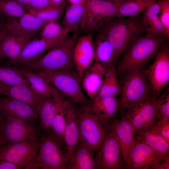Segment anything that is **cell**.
Listing matches in <instances>:
<instances>
[{"mask_svg":"<svg viewBox=\"0 0 169 169\" xmlns=\"http://www.w3.org/2000/svg\"><path fill=\"white\" fill-rule=\"evenodd\" d=\"M166 38L146 33L136 38L126 48L118 60L115 66L117 74H125L131 70L143 68L155 57Z\"/></svg>","mask_w":169,"mask_h":169,"instance_id":"cell-1","label":"cell"},{"mask_svg":"<svg viewBox=\"0 0 169 169\" xmlns=\"http://www.w3.org/2000/svg\"><path fill=\"white\" fill-rule=\"evenodd\" d=\"M77 115L79 141L95 154L101 148L110 128V121H106L96 114L90 107L79 105Z\"/></svg>","mask_w":169,"mask_h":169,"instance_id":"cell-2","label":"cell"},{"mask_svg":"<svg viewBox=\"0 0 169 169\" xmlns=\"http://www.w3.org/2000/svg\"><path fill=\"white\" fill-rule=\"evenodd\" d=\"M99 30L113 46L118 60L128 46L145 32L141 18L137 15L124 19L114 18Z\"/></svg>","mask_w":169,"mask_h":169,"instance_id":"cell-3","label":"cell"},{"mask_svg":"<svg viewBox=\"0 0 169 169\" xmlns=\"http://www.w3.org/2000/svg\"><path fill=\"white\" fill-rule=\"evenodd\" d=\"M119 98L120 116L152 98L148 81L143 68L125 74Z\"/></svg>","mask_w":169,"mask_h":169,"instance_id":"cell-4","label":"cell"},{"mask_svg":"<svg viewBox=\"0 0 169 169\" xmlns=\"http://www.w3.org/2000/svg\"><path fill=\"white\" fill-rule=\"evenodd\" d=\"M69 159L64 141L52 132L41 133L32 169H67Z\"/></svg>","mask_w":169,"mask_h":169,"instance_id":"cell-5","label":"cell"},{"mask_svg":"<svg viewBox=\"0 0 169 169\" xmlns=\"http://www.w3.org/2000/svg\"><path fill=\"white\" fill-rule=\"evenodd\" d=\"M32 70L45 79L64 97L77 105L90 107V101L84 95L81 78L76 71Z\"/></svg>","mask_w":169,"mask_h":169,"instance_id":"cell-6","label":"cell"},{"mask_svg":"<svg viewBox=\"0 0 169 169\" xmlns=\"http://www.w3.org/2000/svg\"><path fill=\"white\" fill-rule=\"evenodd\" d=\"M80 34V31L78 29L69 38L49 50L46 54L34 62L23 68L32 70L76 71L73 62V52L75 42Z\"/></svg>","mask_w":169,"mask_h":169,"instance_id":"cell-7","label":"cell"},{"mask_svg":"<svg viewBox=\"0 0 169 169\" xmlns=\"http://www.w3.org/2000/svg\"><path fill=\"white\" fill-rule=\"evenodd\" d=\"M0 137L3 147L39 138L37 130L32 123L20 118L4 116L0 119Z\"/></svg>","mask_w":169,"mask_h":169,"instance_id":"cell-8","label":"cell"},{"mask_svg":"<svg viewBox=\"0 0 169 169\" xmlns=\"http://www.w3.org/2000/svg\"><path fill=\"white\" fill-rule=\"evenodd\" d=\"M152 64L145 71L152 98H157L169 82V49L165 43L155 57Z\"/></svg>","mask_w":169,"mask_h":169,"instance_id":"cell-9","label":"cell"},{"mask_svg":"<svg viewBox=\"0 0 169 169\" xmlns=\"http://www.w3.org/2000/svg\"><path fill=\"white\" fill-rule=\"evenodd\" d=\"M119 5L104 0H90L80 28L86 32L99 30L116 17Z\"/></svg>","mask_w":169,"mask_h":169,"instance_id":"cell-10","label":"cell"},{"mask_svg":"<svg viewBox=\"0 0 169 169\" xmlns=\"http://www.w3.org/2000/svg\"><path fill=\"white\" fill-rule=\"evenodd\" d=\"M128 168L169 169V156L160 155L146 144L136 139L131 154Z\"/></svg>","mask_w":169,"mask_h":169,"instance_id":"cell-11","label":"cell"},{"mask_svg":"<svg viewBox=\"0 0 169 169\" xmlns=\"http://www.w3.org/2000/svg\"><path fill=\"white\" fill-rule=\"evenodd\" d=\"M38 141H25L3 147L0 150V160L11 162L22 168L32 169L38 152Z\"/></svg>","mask_w":169,"mask_h":169,"instance_id":"cell-12","label":"cell"},{"mask_svg":"<svg viewBox=\"0 0 169 169\" xmlns=\"http://www.w3.org/2000/svg\"><path fill=\"white\" fill-rule=\"evenodd\" d=\"M94 157L97 169H121L126 167L119 142L111 126L101 148Z\"/></svg>","mask_w":169,"mask_h":169,"instance_id":"cell-13","label":"cell"},{"mask_svg":"<svg viewBox=\"0 0 169 169\" xmlns=\"http://www.w3.org/2000/svg\"><path fill=\"white\" fill-rule=\"evenodd\" d=\"M123 116L129 118L135 133L150 129L157 120L156 99L151 98Z\"/></svg>","mask_w":169,"mask_h":169,"instance_id":"cell-14","label":"cell"},{"mask_svg":"<svg viewBox=\"0 0 169 169\" xmlns=\"http://www.w3.org/2000/svg\"><path fill=\"white\" fill-rule=\"evenodd\" d=\"M120 117V120L114 119L110 124L119 142L123 160L126 167L128 168L136 138L134 129L129 118L124 116Z\"/></svg>","mask_w":169,"mask_h":169,"instance_id":"cell-15","label":"cell"},{"mask_svg":"<svg viewBox=\"0 0 169 169\" xmlns=\"http://www.w3.org/2000/svg\"><path fill=\"white\" fill-rule=\"evenodd\" d=\"M94 37L91 33L77 38L74 46L73 60L75 68L81 78L84 71L95 60Z\"/></svg>","mask_w":169,"mask_h":169,"instance_id":"cell-16","label":"cell"},{"mask_svg":"<svg viewBox=\"0 0 169 169\" xmlns=\"http://www.w3.org/2000/svg\"><path fill=\"white\" fill-rule=\"evenodd\" d=\"M54 47L51 44L42 39H31L25 46L17 58L11 61H8L3 65L23 67L34 62L41 57L45 52Z\"/></svg>","mask_w":169,"mask_h":169,"instance_id":"cell-17","label":"cell"},{"mask_svg":"<svg viewBox=\"0 0 169 169\" xmlns=\"http://www.w3.org/2000/svg\"><path fill=\"white\" fill-rule=\"evenodd\" d=\"M77 105L76 104L65 97L64 109L66 124L64 139L69 156V161L79 140Z\"/></svg>","mask_w":169,"mask_h":169,"instance_id":"cell-18","label":"cell"},{"mask_svg":"<svg viewBox=\"0 0 169 169\" xmlns=\"http://www.w3.org/2000/svg\"><path fill=\"white\" fill-rule=\"evenodd\" d=\"M0 109L3 116L20 118L32 123L38 118L36 109L23 102L0 95Z\"/></svg>","mask_w":169,"mask_h":169,"instance_id":"cell-19","label":"cell"},{"mask_svg":"<svg viewBox=\"0 0 169 169\" xmlns=\"http://www.w3.org/2000/svg\"><path fill=\"white\" fill-rule=\"evenodd\" d=\"M30 40L13 28H4L1 33L0 42L5 58L8 61L17 58Z\"/></svg>","mask_w":169,"mask_h":169,"instance_id":"cell-20","label":"cell"},{"mask_svg":"<svg viewBox=\"0 0 169 169\" xmlns=\"http://www.w3.org/2000/svg\"><path fill=\"white\" fill-rule=\"evenodd\" d=\"M54 97L43 100L37 108L41 133L52 132L53 121L60 105L62 94L53 86Z\"/></svg>","mask_w":169,"mask_h":169,"instance_id":"cell-21","label":"cell"},{"mask_svg":"<svg viewBox=\"0 0 169 169\" xmlns=\"http://www.w3.org/2000/svg\"><path fill=\"white\" fill-rule=\"evenodd\" d=\"M107 68L94 61L84 71L81 77L82 86L90 100L97 96Z\"/></svg>","mask_w":169,"mask_h":169,"instance_id":"cell-22","label":"cell"},{"mask_svg":"<svg viewBox=\"0 0 169 169\" xmlns=\"http://www.w3.org/2000/svg\"><path fill=\"white\" fill-rule=\"evenodd\" d=\"M0 95L23 102L37 109L44 99L37 95L28 84L8 85L0 83Z\"/></svg>","mask_w":169,"mask_h":169,"instance_id":"cell-23","label":"cell"},{"mask_svg":"<svg viewBox=\"0 0 169 169\" xmlns=\"http://www.w3.org/2000/svg\"><path fill=\"white\" fill-rule=\"evenodd\" d=\"M8 19L6 25L17 30L30 40L38 34L46 24L28 12L18 18Z\"/></svg>","mask_w":169,"mask_h":169,"instance_id":"cell-24","label":"cell"},{"mask_svg":"<svg viewBox=\"0 0 169 169\" xmlns=\"http://www.w3.org/2000/svg\"><path fill=\"white\" fill-rule=\"evenodd\" d=\"M94 38L95 58L94 61L106 68L116 65L118 61L115 51L111 43L100 30Z\"/></svg>","mask_w":169,"mask_h":169,"instance_id":"cell-25","label":"cell"},{"mask_svg":"<svg viewBox=\"0 0 169 169\" xmlns=\"http://www.w3.org/2000/svg\"><path fill=\"white\" fill-rule=\"evenodd\" d=\"M160 10V6L157 1L152 4L144 11L141 19L146 33L153 36L167 37L165 30L159 19Z\"/></svg>","mask_w":169,"mask_h":169,"instance_id":"cell-26","label":"cell"},{"mask_svg":"<svg viewBox=\"0 0 169 169\" xmlns=\"http://www.w3.org/2000/svg\"><path fill=\"white\" fill-rule=\"evenodd\" d=\"M95 154L79 141L69 161L67 169H97Z\"/></svg>","mask_w":169,"mask_h":169,"instance_id":"cell-27","label":"cell"},{"mask_svg":"<svg viewBox=\"0 0 169 169\" xmlns=\"http://www.w3.org/2000/svg\"><path fill=\"white\" fill-rule=\"evenodd\" d=\"M16 67L37 95L43 99L54 97L53 86L44 78L32 70Z\"/></svg>","mask_w":169,"mask_h":169,"instance_id":"cell-28","label":"cell"},{"mask_svg":"<svg viewBox=\"0 0 169 169\" xmlns=\"http://www.w3.org/2000/svg\"><path fill=\"white\" fill-rule=\"evenodd\" d=\"M90 101L91 109L97 115L106 121H110L119 110V99L116 97H95Z\"/></svg>","mask_w":169,"mask_h":169,"instance_id":"cell-29","label":"cell"},{"mask_svg":"<svg viewBox=\"0 0 169 169\" xmlns=\"http://www.w3.org/2000/svg\"><path fill=\"white\" fill-rule=\"evenodd\" d=\"M136 138L147 145L163 156H169V143L163 137L151 130L135 133Z\"/></svg>","mask_w":169,"mask_h":169,"instance_id":"cell-30","label":"cell"},{"mask_svg":"<svg viewBox=\"0 0 169 169\" xmlns=\"http://www.w3.org/2000/svg\"><path fill=\"white\" fill-rule=\"evenodd\" d=\"M90 0L82 4H70L66 8L63 23L64 28L69 33L74 32L78 29L83 18Z\"/></svg>","mask_w":169,"mask_h":169,"instance_id":"cell-31","label":"cell"},{"mask_svg":"<svg viewBox=\"0 0 169 169\" xmlns=\"http://www.w3.org/2000/svg\"><path fill=\"white\" fill-rule=\"evenodd\" d=\"M115 66L114 64L106 69L102 85L96 97H116L120 95L121 88L117 79Z\"/></svg>","mask_w":169,"mask_h":169,"instance_id":"cell-32","label":"cell"},{"mask_svg":"<svg viewBox=\"0 0 169 169\" xmlns=\"http://www.w3.org/2000/svg\"><path fill=\"white\" fill-rule=\"evenodd\" d=\"M69 33L64 27L54 21L46 23L38 34L39 38L50 43L54 47L66 40Z\"/></svg>","mask_w":169,"mask_h":169,"instance_id":"cell-33","label":"cell"},{"mask_svg":"<svg viewBox=\"0 0 169 169\" xmlns=\"http://www.w3.org/2000/svg\"><path fill=\"white\" fill-rule=\"evenodd\" d=\"M158 0H127L119 5L117 9L116 17H133L144 11L153 3Z\"/></svg>","mask_w":169,"mask_h":169,"instance_id":"cell-34","label":"cell"},{"mask_svg":"<svg viewBox=\"0 0 169 169\" xmlns=\"http://www.w3.org/2000/svg\"><path fill=\"white\" fill-rule=\"evenodd\" d=\"M0 83L8 85L29 84L16 67L3 65H0Z\"/></svg>","mask_w":169,"mask_h":169,"instance_id":"cell-35","label":"cell"},{"mask_svg":"<svg viewBox=\"0 0 169 169\" xmlns=\"http://www.w3.org/2000/svg\"><path fill=\"white\" fill-rule=\"evenodd\" d=\"M28 12L23 5L14 0H0V13L8 19L19 18Z\"/></svg>","mask_w":169,"mask_h":169,"instance_id":"cell-36","label":"cell"},{"mask_svg":"<svg viewBox=\"0 0 169 169\" xmlns=\"http://www.w3.org/2000/svg\"><path fill=\"white\" fill-rule=\"evenodd\" d=\"M67 2L66 1L59 5L52 6L42 10L29 11L28 12L36 16L46 23L56 21L65 10Z\"/></svg>","mask_w":169,"mask_h":169,"instance_id":"cell-37","label":"cell"},{"mask_svg":"<svg viewBox=\"0 0 169 169\" xmlns=\"http://www.w3.org/2000/svg\"><path fill=\"white\" fill-rule=\"evenodd\" d=\"M65 98V97L62 95L59 107L54 116L52 127V133L64 141V134L66 124L64 109Z\"/></svg>","mask_w":169,"mask_h":169,"instance_id":"cell-38","label":"cell"},{"mask_svg":"<svg viewBox=\"0 0 169 169\" xmlns=\"http://www.w3.org/2000/svg\"><path fill=\"white\" fill-rule=\"evenodd\" d=\"M157 120H169V89L156 99Z\"/></svg>","mask_w":169,"mask_h":169,"instance_id":"cell-39","label":"cell"},{"mask_svg":"<svg viewBox=\"0 0 169 169\" xmlns=\"http://www.w3.org/2000/svg\"><path fill=\"white\" fill-rule=\"evenodd\" d=\"M160 6L159 17L160 21L166 32L168 39L169 37V1L167 0H158Z\"/></svg>","mask_w":169,"mask_h":169,"instance_id":"cell-40","label":"cell"},{"mask_svg":"<svg viewBox=\"0 0 169 169\" xmlns=\"http://www.w3.org/2000/svg\"><path fill=\"white\" fill-rule=\"evenodd\" d=\"M150 130L158 133L169 143V120H157Z\"/></svg>","mask_w":169,"mask_h":169,"instance_id":"cell-41","label":"cell"},{"mask_svg":"<svg viewBox=\"0 0 169 169\" xmlns=\"http://www.w3.org/2000/svg\"><path fill=\"white\" fill-rule=\"evenodd\" d=\"M23 6L28 11H40L54 6L50 0H34Z\"/></svg>","mask_w":169,"mask_h":169,"instance_id":"cell-42","label":"cell"},{"mask_svg":"<svg viewBox=\"0 0 169 169\" xmlns=\"http://www.w3.org/2000/svg\"><path fill=\"white\" fill-rule=\"evenodd\" d=\"M18 165L9 161L0 160V169H21Z\"/></svg>","mask_w":169,"mask_h":169,"instance_id":"cell-43","label":"cell"},{"mask_svg":"<svg viewBox=\"0 0 169 169\" xmlns=\"http://www.w3.org/2000/svg\"><path fill=\"white\" fill-rule=\"evenodd\" d=\"M90 0H67L70 4H82L88 2Z\"/></svg>","mask_w":169,"mask_h":169,"instance_id":"cell-44","label":"cell"},{"mask_svg":"<svg viewBox=\"0 0 169 169\" xmlns=\"http://www.w3.org/2000/svg\"><path fill=\"white\" fill-rule=\"evenodd\" d=\"M4 16L0 13V33L3 30L6 23Z\"/></svg>","mask_w":169,"mask_h":169,"instance_id":"cell-45","label":"cell"},{"mask_svg":"<svg viewBox=\"0 0 169 169\" xmlns=\"http://www.w3.org/2000/svg\"><path fill=\"white\" fill-rule=\"evenodd\" d=\"M54 6H57L61 5L66 2L67 0H50Z\"/></svg>","mask_w":169,"mask_h":169,"instance_id":"cell-46","label":"cell"},{"mask_svg":"<svg viewBox=\"0 0 169 169\" xmlns=\"http://www.w3.org/2000/svg\"><path fill=\"white\" fill-rule=\"evenodd\" d=\"M23 6L27 5L34 0H14Z\"/></svg>","mask_w":169,"mask_h":169,"instance_id":"cell-47","label":"cell"},{"mask_svg":"<svg viewBox=\"0 0 169 169\" xmlns=\"http://www.w3.org/2000/svg\"><path fill=\"white\" fill-rule=\"evenodd\" d=\"M105 1H107L113 3L120 5L124 2H125L127 0H104Z\"/></svg>","mask_w":169,"mask_h":169,"instance_id":"cell-48","label":"cell"},{"mask_svg":"<svg viewBox=\"0 0 169 169\" xmlns=\"http://www.w3.org/2000/svg\"><path fill=\"white\" fill-rule=\"evenodd\" d=\"M1 33H0V35H1ZM5 57H4V56L3 54L2 51V50L1 45H0V65H2L1 64V62L5 59Z\"/></svg>","mask_w":169,"mask_h":169,"instance_id":"cell-49","label":"cell"},{"mask_svg":"<svg viewBox=\"0 0 169 169\" xmlns=\"http://www.w3.org/2000/svg\"><path fill=\"white\" fill-rule=\"evenodd\" d=\"M3 147V144L0 137V150Z\"/></svg>","mask_w":169,"mask_h":169,"instance_id":"cell-50","label":"cell"},{"mask_svg":"<svg viewBox=\"0 0 169 169\" xmlns=\"http://www.w3.org/2000/svg\"><path fill=\"white\" fill-rule=\"evenodd\" d=\"M3 116V115L0 109V119L2 118Z\"/></svg>","mask_w":169,"mask_h":169,"instance_id":"cell-51","label":"cell"},{"mask_svg":"<svg viewBox=\"0 0 169 169\" xmlns=\"http://www.w3.org/2000/svg\"><path fill=\"white\" fill-rule=\"evenodd\" d=\"M167 0L168 1H169V0Z\"/></svg>","mask_w":169,"mask_h":169,"instance_id":"cell-52","label":"cell"}]
</instances>
